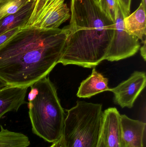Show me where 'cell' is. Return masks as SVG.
Returning a JSON list of instances; mask_svg holds the SVG:
<instances>
[{
	"label": "cell",
	"instance_id": "1",
	"mask_svg": "<svg viewBox=\"0 0 146 147\" xmlns=\"http://www.w3.org/2000/svg\"><path fill=\"white\" fill-rule=\"evenodd\" d=\"M69 31L26 27L0 46V78L12 86L29 87L58 63Z\"/></svg>",
	"mask_w": 146,
	"mask_h": 147
},
{
	"label": "cell",
	"instance_id": "2",
	"mask_svg": "<svg viewBox=\"0 0 146 147\" xmlns=\"http://www.w3.org/2000/svg\"><path fill=\"white\" fill-rule=\"evenodd\" d=\"M31 87L28 107L33 133L47 142L55 143L62 136L65 119L56 89L46 77Z\"/></svg>",
	"mask_w": 146,
	"mask_h": 147
},
{
	"label": "cell",
	"instance_id": "3",
	"mask_svg": "<svg viewBox=\"0 0 146 147\" xmlns=\"http://www.w3.org/2000/svg\"><path fill=\"white\" fill-rule=\"evenodd\" d=\"M102 105L77 102L67 110L63 131L65 147H97L103 123Z\"/></svg>",
	"mask_w": 146,
	"mask_h": 147
},
{
	"label": "cell",
	"instance_id": "4",
	"mask_svg": "<svg viewBox=\"0 0 146 147\" xmlns=\"http://www.w3.org/2000/svg\"><path fill=\"white\" fill-rule=\"evenodd\" d=\"M70 17L69 9L64 0H35L25 28H57Z\"/></svg>",
	"mask_w": 146,
	"mask_h": 147
},
{
	"label": "cell",
	"instance_id": "5",
	"mask_svg": "<svg viewBox=\"0 0 146 147\" xmlns=\"http://www.w3.org/2000/svg\"><path fill=\"white\" fill-rule=\"evenodd\" d=\"M125 17L126 16L118 2L114 35L105 59L108 61H117L132 57L140 48L139 38L129 33L125 28Z\"/></svg>",
	"mask_w": 146,
	"mask_h": 147
},
{
	"label": "cell",
	"instance_id": "6",
	"mask_svg": "<svg viewBox=\"0 0 146 147\" xmlns=\"http://www.w3.org/2000/svg\"><path fill=\"white\" fill-rule=\"evenodd\" d=\"M145 73L135 71L129 78L110 91L114 93L115 101L122 108L131 109L146 86Z\"/></svg>",
	"mask_w": 146,
	"mask_h": 147
},
{
	"label": "cell",
	"instance_id": "7",
	"mask_svg": "<svg viewBox=\"0 0 146 147\" xmlns=\"http://www.w3.org/2000/svg\"><path fill=\"white\" fill-rule=\"evenodd\" d=\"M121 117L116 108H109L103 113L101 134L106 147H123Z\"/></svg>",
	"mask_w": 146,
	"mask_h": 147
},
{
	"label": "cell",
	"instance_id": "8",
	"mask_svg": "<svg viewBox=\"0 0 146 147\" xmlns=\"http://www.w3.org/2000/svg\"><path fill=\"white\" fill-rule=\"evenodd\" d=\"M28 88L9 85L0 90V119L8 112L18 111L25 103Z\"/></svg>",
	"mask_w": 146,
	"mask_h": 147
},
{
	"label": "cell",
	"instance_id": "9",
	"mask_svg": "<svg viewBox=\"0 0 146 147\" xmlns=\"http://www.w3.org/2000/svg\"><path fill=\"white\" fill-rule=\"evenodd\" d=\"M123 141L124 147H143L146 123L121 115Z\"/></svg>",
	"mask_w": 146,
	"mask_h": 147
},
{
	"label": "cell",
	"instance_id": "10",
	"mask_svg": "<svg viewBox=\"0 0 146 147\" xmlns=\"http://www.w3.org/2000/svg\"><path fill=\"white\" fill-rule=\"evenodd\" d=\"M108 81V78L97 72L95 68H93L91 74L81 84L77 93V96L89 98L100 92L110 91Z\"/></svg>",
	"mask_w": 146,
	"mask_h": 147
},
{
	"label": "cell",
	"instance_id": "11",
	"mask_svg": "<svg viewBox=\"0 0 146 147\" xmlns=\"http://www.w3.org/2000/svg\"><path fill=\"white\" fill-rule=\"evenodd\" d=\"M35 0L29 3L13 14L0 20V35L9 30L25 28L34 7Z\"/></svg>",
	"mask_w": 146,
	"mask_h": 147
},
{
	"label": "cell",
	"instance_id": "12",
	"mask_svg": "<svg viewBox=\"0 0 146 147\" xmlns=\"http://www.w3.org/2000/svg\"><path fill=\"white\" fill-rule=\"evenodd\" d=\"M124 24L127 32L136 36L143 42L146 34V7L141 3L139 8L124 19Z\"/></svg>",
	"mask_w": 146,
	"mask_h": 147
},
{
	"label": "cell",
	"instance_id": "13",
	"mask_svg": "<svg viewBox=\"0 0 146 147\" xmlns=\"http://www.w3.org/2000/svg\"><path fill=\"white\" fill-rule=\"evenodd\" d=\"M33 0H0V20L13 14Z\"/></svg>",
	"mask_w": 146,
	"mask_h": 147
},
{
	"label": "cell",
	"instance_id": "14",
	"mask_svg": "<svg viewBox=\"0 0 146 147\" xmlns=\"http://www.w3.org/2000/svg\"><path fill=\"white\" fill-rule=\"evenodd\" d=\"M99 5L107 16L115 22L116 19L118 1L117 0H99Z\"/></svg>",
	"mask_w": 146,
	"mask_h": 147
},
{
	"label": "cell",
	"instance_id": "15",
	"mask_svg": "<svg viewBox=\"0 0 146 147\" xmlns=\"http://www.w3.org/2000/svg\"><path fill=\"white\" fill-rule=\"evenodd\" d=\"M20 28H19L9 30L0 35V46L9 39L14 34L17 33Z\"/></svg>",
	"mask_w": 146,
	"mask_h": 147
},
{
	"label": "cell",
	"instance_id": "16",
	"mask_svg": "<svg viewBox=\"0 0 146 147\" xmlns=\"http://www.w3.org/2000/svg\"><path fill=\"white\" fill-rule=\"evenodd\" d=\"M126 17L130 15L132 0H117Z\"/></svg>",
	"mask_w": 146,
	"mask_h": 147
},
{
	"label": "cell",
	"instance_id": "17",
	"mask_svg": "<svg viewBox=\"0 0 146 147\" xmlns=\"http://www.w3.org/2000/svg\"><path fill=\"white\" fill-rule=\"evenodd\" d=\"M142 43H144V45L141 48V56L143 57L144 58V60L145 61L146 60V40H144V41L142 42Z\"/></svg>",
	"mask_w": 146,
	"mask_h": 147
},
{
	"label": "cell",
	"instance_id": "18",
	"mask_svg": "<svg viewBox=\"0 0 146 147\" xmlns=\"http://www.w3.org/2000/svg\"><path fill=\"white\" fill-rule=\"evenodd\" d=\"M56 142V147H65L62 136Z\"/></svg>",
	"mask_w": 146,
	"mask_h": 147
},
{
	"label": "cell",
	"instance_id": "19",
	"mask_svg": "<svg viewBox=\"0 0 146 147\" xmlns=\"http://www.w3.org/2000/svg\"><path fill=\"white\" fill-rule=\"evenodd\" d=\"M97 147H106V145H105L104 141L102 134H101V136H100L99 142L98 146Z\"/></svg>",
	"mask_w": 146,
	"mask_h": 147
},
{
	"label": "cell",
	"instance_id": "20",
	"mask_svg": "<svg viewBox=\"0 0 146 147\" xmlns=\"http://www.w3.org/2000/svg\"><path fill=\"white\" fill-rule=\"evenodd\" d=\"M9 85L6 82L3 81L0 78V90L7 87Z\"/></svg>",
	"mask_w": 146,
	"mask_h": 147
},
{
	"label": "cell",
	"instance_id": "21",
	"mask_svg": "<svg viewBox=\"0 0 146 147\" xmlns=\"http://www.w3.org/2000/svg\"><path fill=\"white\" fill-rule=\"evenodd\" d=\"M141 3L144 5V6H145L146 7V0H142V2H141Z\"/></svg>",
	"mask_w": 146,
	"mask_h": 147
},
{
	"label": "cell",
	"instance_id": "22",
	"mask_svg": "<svg viewBox=\"0 0 146 147\" xmlns=\"http://www.w3.org/2000/svg\"><path fill=\"white\" fill-rule=\"evenodd\" d=\"M49 147H56V142L53 143V144Z\"/></svg>",
	"mask_w": 146,
	"mask_h": 147
},
{
	"label": "cell",
	"instance_id": "23",
	"mask_svg": "<svg viewBox=\"0 0 146 147\" xmlns=\"http://www.w3.org/2000/svg\"></svg>",
	"mask_w": 146,
	"mask_h": 147
}]
</instances>
